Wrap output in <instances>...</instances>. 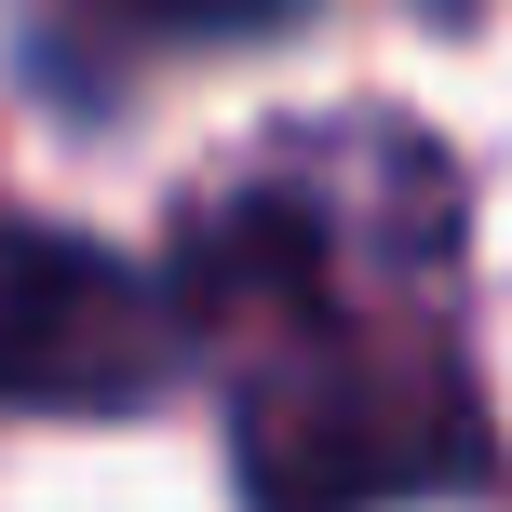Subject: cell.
<instances>
[{
  "label": "cell",
  "mask_w": 512,
  "mask_h": 512,
  "mask_svg": "<svg viewBox=\"0 0 512 512\" xmlns=\"http://www.w3.org/2000/svg\"><path fill=\"white\" fill-rule=\"evenodd\" d=\"M230 459H243L256 512H378V499L472 486L486 432H472L459 351L418 324V337H337V351L256 364Z\"/></svg>",
  "instance_id": "obj_1"
},
{
  "label": "cell",
  "mask_w": 512,
  "mask_h": 512,
  "mask_svg": "<svg viewBox=\"0 0 512 512\" xmlns=\"http://www.w3.org/2000/svg\"><path fill=\"white\" fill-rule=\"evenodd\" d=\"M189 297L149 283L135 256L68 230H0V405L41 418H122L176 378Z\"/></svg>",
  "instance_id": "obj_2"
},
{
  "label": "cell",
  "mask_w": 512,
  "mask_h": 512,
  "mask_svg": "<svg viewBox=\"0 0 512 512\" xmlns=\"http://www.w3.org/2000/svg\"><path fill=\"white\" fill-rule=\"evenodd\" d=\"M445 14H459V0H445Z\"/></svg>",
  "instance_id": "obj_3"
}]
</instances>
